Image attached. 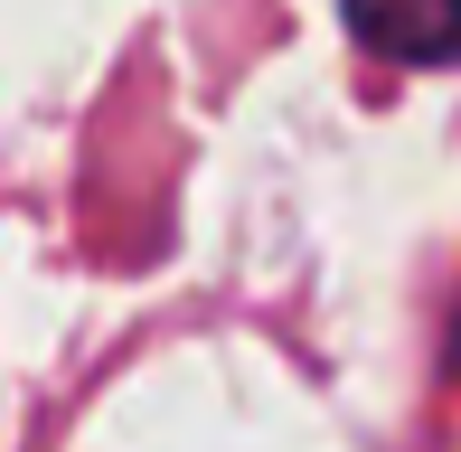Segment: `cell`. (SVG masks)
<instances>
[{
	"label": "cell",
	"instance_id": "6da1fadb",
	"mask_svg": "<svg viewBox=\"0 0 461 452\" xmlns=\"http://www.w3.org/2000/svg\"><path fill=\"white\" fill-rule=\"evenodd\" d=\"M386 57H461V0H348Z\"/></svg>",
	"mask_w": 461,
	"mask_h": 452
}]
</instances>
